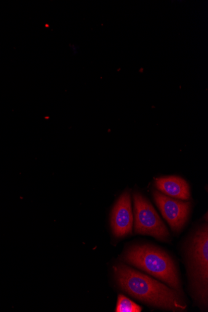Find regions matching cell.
<instances>
[{
  "mask_svg": "<svg viewBox=\"0 0 208 312\" xmlns=\"http://www.w3.org/2000/svg\"><path fill=\"white\" fill-rule=\"evenodd\" d=\"M114 273L121 290L141 302L172 311H184L187 307L177 290L127 265L115 266Z\"/></svg>",
  "mask_w": 208,
  "mask_h": 312,
  "instance_id": "6da1fadb",
  "label": "cell"
},
{
  "mask_svg": "<svg viewBox=\"0 0 208 312\" xmlns=\"http://www.w3.org/2000/svg\"><path fill=\"white\" fill-rule=\"evenodd\" d=\"M121 260L165 282L182 294L177 266L164 250L150 244L133 245L125 250Z\"/></svg>",
  "mask_w": 208,
  "mask_h": 312,
  "instance_id": "7a4b0ae2",
  "label": "cell"
},
{
  "mask_svg": "<svg viewBox=\"0 0 208 312\" xmlns=\"http://www.w3.org/2000/svg\"><path fill=\"white\" fill-rule=\"evenodd\" d=\"M189 280L195 299L202 308L208 301V227L202 226L192 236L187 247Z\"/></svg>",
  "mask_w": 208,
  "mask_h": 312,
  "instance_id": "3957f363",
  "label": "cell"
},
{
  "mask_svg": "<svg viewBox=\"0 0 208 312\" xmlns=\"http://www.w3.org/2000/svg\"><path fill=\"white\" fill-rule=\"evenodd\" d=\"M133 198L135 233L149 235L160 241H169V231L151 202L138 192L133 193Z\"/></svg>",
  "mask_w": 208,
  "mask_h": 312,
  "instance_id": "277c9868",
  "label": "cell"
},
{
  "mask_svg": "<svg viewBox=\"0 0 208 312\" xmlns=\"http://www.w3.org/2000/svg\"><path fill=\"white\" fill-rule=\"evenodd\" d=\"M153 196L157 206L171 229L175 233H179L188 220L191 202L171 198L157 190L153 191Z\"/></svg>",
  "mask_w": 208,
  "mask_h": 312,
  "instance_id": "5b68a950",
  "label": "cell"
},
{
  "mask_svg": "<svg viewBox=\"0 0 208 312\" xmlns=\"http://www.w3.org/2000/svg\"><path fill=\"white\" fill-rule=\"evenodd\" d=\"M133 216L130 192L125 191L117 200L112 212L111 227L114 235L123 238L132 233Z\"/></svg>",
  "mask_w": 208,
  "mask_h": 312,
  "instance_id": "8992f818",
  "label": "cell"
},
{
  "mask_svg": "<svg viewBox=\"0 0 208 312\" xmlns=\"http://www.w3.org/2000/svg\"><path fill=\"white\" fill-rule=\"evenodd\" d=\"M154 184L159 191L171 198L182 200L190 198L189 186L182 178L171 176L157 178Z\"/></svg>",
  "mask_w": 208,
  "mask_h": 312,
  "instance_id": "52a82bcc",
  "label": "cell"
},
{
  "mask_svg": "<svg viewBox=\"0 0 208 312\" xmlns=\"http://www.w3.org/2000/svg\"><path fill=\"white\" fill-rule=\"evenodd\" d=\"M142 307L123 295H119L117 300V312H141Z\"/></svg>",
  "mask_w": 208,
  "mask_h": 312,
  "instance_id": "ba28073f",
  "label": "cell"
}]
</instances>
